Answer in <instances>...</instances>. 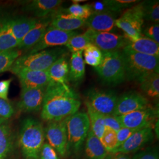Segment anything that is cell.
I'll return each mask as SVG.
<instances>
[{
    "label": "cell",
    "mask_w": 159,
    "mask_h": 159,
    "mask_svg": "<svg viewBox=\"0 0 159 159\" xmlns=\"http://www.w3.org/2000/svg\"><path fill=\"white\" fill-rule=\"evenodd\" d=\"M80 97L68 84L50 82L46 87L41 107V119L47 121H60L78 112Z\"/></svg>",
    "instance_id": "obj_1"
},
{
    "label": "cell",
    "mask_w": 159,
    "mask_h": 159,
    "mask_svg": "<svg viewBox=\"0 0 159 159\" xmlns=\"http://www.w3.org/2000/svg\"><path fill=\"white\" fill-rule=\"evenodd\" d=\"M42 123L32 117L23 120L18 134V144L24 159H39L45 140Z\"/></svg>",
    "instance_id": "obj_2"
},
{
    "label": "cell",
    "mask_w": 159,
    "mask_h": 159,
    "mask_svg": "<svg viewBox=\"0 0 159 159\" xmlns=\"http://www.w3.org/2000/svg\"><path fill=\"white\" fill-rule=\"evenodd\" d=\"M126 80L141 83L152 74L159 73V57L123 48Z\"/></svg>",
    "instance_id": "obj_3"
},
{
    "label": "cell",
    "mask_w": 159,
    "mask_h": 159,
    "mask_svg": "<svg viewBox=\"0 0 159 159\" xmlns=\"http://www.w3.org/2000/svg\"><path fill=\"white\" fill-rule=\"evenodd\" d=\"M65 54V49L61 47L44 50L33 54H25L17 58L9 71L15 74L23 70L46 71Z\"/></svg>",
    "instance_id": "obj_4"
},
{
    "label": "cell",
    "mask_w": 159,
    "mask_h": 159,
    "mask_svg": "<svg viewBox=\"0 0 159 159\" xmlns=\"http://www.w3.org/2000/svg\"><path fill=\"white\" fill-rule=\"evenodd\" d=\"M102 60L95 68L102 82L107 85H116L126 80L125 64L122 52H102Z\"/></svg>",
    "instance_id": "obj_5"
},
{
    "label": "cell",
    "mask_w": 159,
    "mask_h": 159,
    "mask_svg": "<svg viewBox=\"0 0 159 159\" xmlns=\"http://www.w3.org/2000/svg\"><path fill=\"white\" fill-rule=\"evenodd\" d=\"M68 139V153L77 154L83 147L90 130V121L87 113L77 112L65 119Z\"/></svg>",
    "instance_id": "obj_6"
},
{
    "label": "cell",
    "mask_w": 159,
    "mask_h": 159,
    "mask_svg": "<svg viewBox=\"0 0 159 159\" xmlns=\"http://www.w3.org/2000/svg\"><path fill=\"white\" fill-rule=\"evenodd\" d=\"M144 16L140 3L128 8L119 18L116 20L115 25L122 30L125 37L130 42L142 37Z\"/></svg>",
    "instance_id": "obj_7"
},
{
    "label": "cell",
    "mask_w": 159,
    "mask_h": 159,
    "mask_svg": "<svg viewBox=\"0 0 159 159\" xmlns=\"http://www.w3.org/2000/svg\"><path fill=\"white\" fill-rule=\"evenodd\" d=\"M84 34L89 37L90 43L102 52L119 51L130 42L125 36L110 32H98L88 29Z\"/></svg>",
    "instance_id": "obj_8"
},
{
    "label": "cell",
    "mask_w": 159,
    "mask_h": 159,
    "mask_svg": "<svg viewBox=\"0 0 159 159\" xmlns=\"http://www.w3.org/2000/svg\"><path fill=\"white\" fill-rule=\"evenodd\" d=\"M45 138L58 154L65 157L68 154V139L65 119L50 121L44 128Z\"/></svg>",
    "instance_id": "obj_9"
},
{
    "label": "cell",
    "mask_w": 159,
    "mask_h": 159,
    "mask_svg": "<svg viewBox=\"0 0 159 159\" xmlns=\"http://www.w3.org/2000/svg\"><path fill=\"white\" fill-rule=\"evenodd\" d=\"M158 111L150 106L130 113L117 117L123 127L140 130L147 127L153 128L157 121Z\"/></svg>",
    "instance_id": "obj_10"
},
{
    "label": "cell",
    "mask_w": 159,
    "mask_h": 159,
    "mask_svg": "<svg viewBox=\"0 0 159 159\" xmlns=\"http://www.w3.org/2000/svg\"><path fill=\"white\" fill-rule=\"evenodd\" d=\"M117 99L114 91L91 89L88 92L85 102L98 113L108 116L113 115Z\"/></svg>",
    "instance_id": "obj_11"
},
{
    "label": "cell",
    "mask_w": 159,
    "mask_h": 159,
    "mask_svg": "<svg viewBox=\"0 0 159 159\" xmlns=\"http://www.w3.org/2000/svg\"><path fill=\"white\" fill-rule=\"evenodd\" d=\"M77 34L75 31H64L49 26L39 41L26 54H33L48 48L65 46L68 40Z\"/></svg>",
    "instance_id": "obj_12"
},
{
    "label": "cell",
    "mask_w": 159,
    "mask_h": 159,
    "mask_svg": "<svg viewBox=\"0 0 159 159\" xmlns=\"http://www.w3.org/2000/svg\"><path fill=\"white\" fill-rule=\"evenodd\" d=\"M148 107V100L135 91H129L118 97L113 115L119 117Z\"/></svg>",
    "instance_id": "obj_13"
},
{
    "label": "cell",
    "mask_w": 159,
    "mask_h": 159,
    "mask_svg": "<svg viewBox=\"0 0 159 159\" xmlns=\"http://www.w3.org/2000/svg\"><path fill=\"white\" fill-rule=\"evenodd\" d=\"M46 87L24 89L21 90L18 110L23 113L39 112L41 110Z\"/></svg>",
    "instance_id": "obj_14"
},
{
    "label": "cell",
    "mask_w": 159,
    "mask_h": 159,
    "mask_svg": "<svg viewBox=\"0 0 159 159\" xmlns=\"http://www.w3.org/2000/svg\"><path fill=\"white\" fill-rule=\"evenodd\" d=\"M153 128L147 127L136 131L125 142L114 150L112 153L128 154L136 152L153 139Z\"/></svg>",
    "instance_id": "obj_15"
},
{
    "label": "cell",
    "mask_w": 159,
    "mask_h": 159,
    "mask_svg": "<svg viewBox=\"0 0 159 159\" xmlns=\"http://www.w3.org/2000/svg\"><path fill=\"white\" fill-rule=\"evenodd\" d=\"M16 75L18 78L21 89L46 87L50 82L46 71L23 70Z\"/></svg>",
    "instance_id": "obj_16"
},
{
    "label": "cell",
    "mask_w": 159,
    "mask_h": 159,
    "mask_svg": "<svg viewBox=\"0 0 159 159\" xmlns=\"http://www.w3.org/2000/svg\"><path fill=\"white\" fill-rule=\"evenodd\" d=\"M61 0H33L24 6V10L33 14L36 18L52 16L60 9Z\"/></svg>",
    "instance_id": "obj_17"
},
{
    "label": "cell",
    "mask_w": 159,
    "mask_h": 159,
    "mask_svg": "<svg viewBox=\"0 0 159 159\" xmlns=\"http://www.w3.org/2000/svg\"><path fill=\"white\" fill-rule=\"evenodd\" d=\"M51 16L43 18H38L37 21L27 34L20 42L17 48L20 50H27L36 44L46 33L47 29L50 26Z\"/></svg>",
    "instance_id": "obj_18"
},
{
    "label": "cell",
    "mask_w": 159,
    "mask_h": 159,
    "mask_svg": "<svg viewBox=\"0 0 159 159\" xmlns=\"http://www.w3.org/2000/svg\"><path fill=\"white\" fill-rule=\"evenodd\" d=\"M116 18L110 11H94L85 20L88 29L98 32H110L115 26Z\"/></svg>",
    "instance_id": "obj_19"
},
{
    "label": "cell",
    "mask_w": 159,
    "mask_h": 159,
    "mask_svg": "<svg viewBox=\"0 0 159 159\" xmlns=\"http://www.w3.org/2000/svg\"><path fill=\"white\" fill-rule=\"evenodd\" d=\"M85 22V20L75 18L59 9L51 16L50 26L64 31H74L83 27Z\"/></svg>",
    "instance_id": "obj_20"
},
{
    "label": "cell",
    "mask_w": 159,
    "mask_h": 159,
    "mask_svg": "<svg viewBox=\"0 0 159 159\" xmlns=\"http://www.w3.org/2000/svg\"><path fill=\"white\" fill-rule=\"evenodd\" d=\"M37 20L35 17L8 18L7 24L10 32L20 43L24 37L34 27Z\"/></svg>",
    "instance_id": "obj_21"
},
{
    "label": "cell",
    "mask_w": 159,
    "mask_h": 159,
    "mask_svg": "<svg viewBox=\"0 0 159 159\" xmlns=\"http://www.w3.org/2000/svg\"><path fill=\"white\" fill-rule=\"evenodd\" d=\"M14 137L9 120L0 117V159H8L13 150Z\"/></svg>",
    "instance_id": "obj_22"
},
{
    "label": "cell",
    "mask_w": 159,
    "mask_h": 159,
    "mask_svg": "<svg viewBox=\"0 0 159 159\" xmlns=\"http://www.w3.org/2000/svg\"><path fill=\"white\" fill-rule=\"evenodd\" d=\"M47 71L51 82L68 84L69 65L66 54L57 59Z\"/></svg>",
    "instance_id": "obj_23"
},
{
    "label": "cell",
    "mask_w": 159,
    "mask_h": 159,
    "mask_svg": "<svg viewBox=\"0 0 159 159\" xmlns=\"http://www.w3.org/2000/svg\"><path fill=\"white\" fill-rule=\"evenodd\" d=\"M84 151L87 159H104L109 153L90 129L85 139Z\"/></svg>",
    "instance_id": "obj_24"
},
{
    "label": "cell",
    "mask_w": 159,
    "mask_h": 159,
    "mask_svg": "<svg viewBox=\"0 0 159 159\" xmlns=\"http://www.w3.org/2000/svg\"><path fill=\"white\" fill-rule=\"evenodd\" d=\"M124 48L140 54L159 57V44L146 37L142 36L138 40L129 42Z\"/></svg>",
    "instance_id": "obj_25"
},
{
    "label": "cell",
    "mask_w": 159,
    "mask_h": 159,
    "mask_svg": "<svg viewBox=\"0 0 159 159\" xmlns=\"http://www.w3.org/2000/svg\"><path fill=\"white\" fill-rule=\"evenodd\" d=\"M85 75V63L83 51L72 52L69 66V79L75 82L83 79Z\"/></svg>",
    "instance_id": "obj_26"
},
{
    "label": "cell",
    "mask_w": 159,
    "mask_h": 159,
    "mask_svg": "<svg viewBox=\"0 0 159 159\" xmlns=\"http://www.w3.org/2000/svg\"><path fill=\"white\" fill-rule=\"evenodd\" d=\"M7 20L8 18H0V51L17 48L19 44L8 29Z\"/></svg>",
    "instance_id": "obj_27"
},
{
    "label": "cell",
    "mask_w": 159,
    "mask_h": 159,
    "mask_svg": "<svg viewBox=\"0 0 159 159\" xmlns=\"http://www.w3.org/2000/svg\"><path fill=\"white\" fill-rule=\"evenodd\" d=\"M85 104L87 108V114L89 119L90 130L96 136L100 139L106 129L103 116L93 109L87 102H85Z\"/></svg>",
    "instance_id": "obj_28"
},
{
    "label": "cell",
    "mask_w": 159,
    "mask_h": 159,
    "mask_svg": "<svg viewBox=\"0 0 159 159\" xmlns=\"http://www.w3.org/2000/svg\"><path fill=\"white\" fill-rule=\"evenodd\" d=\"M144 19L154 24H159V4L158 0H148L140 2Z\"/></svg>",
    "instance_id": "obj_29"
},
{
    "label": "cell",
    "mask_w": 159,
    "mask_h": 159,
    "mask_svg": "<svg viewBox=\"0 0 159 159\" xmlns=\"http://www.w3.org/2000/svg\"><path fill=\"white\" fill-rule=\"evenodd\" d=\"M140 88L147 96L152 98L159 96V74L155 73L148 77L140 83Z\"/></svg>",
    "instance_id": "obj_30"
},
{
    "label": "cell",
    "mask_w": 159,
    "mask_h": 159,
    "mask_svg": "<svg viewBox=\"0 0 159 159\" xmlns=\"http://www.w3.org/2000/svg\"><path fill=\"white\" fill-rule=\"evenodd\" d=\"M21 56V50L18 48L0 51V73L9 71L13 63Z\"/></svg>",
    "instance_id": "obj_31"
},
{
    "label": "cell",
    "mask_w": 159,
    "mask_h": 159,
    "mask_svg": "<svg viewBox=\"0 0 159 159\" xmlns=\"http://www.w3.org/2000/svg\"><path fill=\"white\" fill-rule=\"evenodd\" d=\"M83 51L84 63L94 68L100 65L102 60V52L97 47L90 43Z\"/></svg>",
    "instance_id": "obj_32"
},
{
    "label": "cell",
    "mask_w": 159,
    "mask_h": 159,
    "mask_svg": "<svg viewBox=\"0 0 159 159\" xmlns=\"http://www.w3.org/2000/svg\"><path fill=\"white\" fill-rule=\"evenodd\" d=\"M63 11L73 17L84 20L88 19L93 12L91 5H80L79 3H73L68 8Z\"/></svg>",
    "instance_id": "obj_33"
},
{
    "label": "cell",
    "mask_w": 159,
    "mask_h": 159,
    "mask_svg": "<svg viewBox=\"0 0 159 159\" xmlns=\"http://www.w3.org/2000/svg\"><path fill=\"white\" fill-rule=\"evenodd\" d=\"M90 41L89 37L84 33L80 35H76L68 40L67 43L65 45L71 52L83 51L89 44Z\"/></svg>",
    "instance_id": "obj_34"
},
{
    "label": "cell",
    "mask_w": 159,
    "mask_h": 159,
    "mask_svg": "<svg viewBox=\"0 0 159 159\" xmlns=\"http://www.w3.org/2000/svg\"><path fill=\"white\" fill-rule=\"evenodd\" d=\"M104 6L111 11L120 12L129 8L139 2L136 0H106L102 1Z\"/></svg>",
    "instance_id": "obj_35"
},
{
    "label": "cell",
    "mask_w": 159,
    "mask_h": 159,
    "mask_svg": "<svg viewBox=\"0 0 159 159\" xmlns=\"http://www.w3.org/2000/svg\"><path fill=\"white\" fill-rule=\"evenodd\" d=\"M100 140L103 146L109 153L112 152L117 147V132L113 130L106 128Z\"/></svg>",
    "instance_id": "obj_36"
},
{
    "label": "cell",
    "mask_w": 159,
    "mask_h": 159,
    "mask_svg": "<svg viewBox=\"0 0 159 159\" xmlns=\"http://www.w3.org/2000/svg\"><path fill=\"white\" fill-rule=\"evenodd\" d=\"M39 159H60L57 152L48 143H44L40 150Z\"/></svg>",
    "instance_id": "obj_37"
},
{
    "label": "cell",
    "mask_w": 159,
    "mask_h": 159,
    "mask_svg": "<svg viewBox=\"0 0 159 159\" xmlns=\"http://www.w3.org/2000/svg\"><path fill=\"white\" fill-rule=\"evenodd\" d=\"M103 119L106 128H108L117 132L123 127L118 117L113 115L103 116Z\"/></svg>",
    "instance_id": "obj_38"
},
{
    "label": "cell",
    "mask_w": 159,
    "mask_h": 159,
    "mask_svg": "<svg viewBox=\"0 0 159 159\" xmlns=\"http://www.w3.org/2000/svg\"><path fill=\"white\" fill-rule=\"evenodd\" d=\"M14 114V110L11 104L8 102L0 98V117L10 119Z\"/></svg>",
    "instance_id": "obj_39"
},
{
    "label": "cell",
    "mask_w": 159,
    "mask_h": 159,
    "mask_svg": "<svg viewBox=\"0 0 159 159\" xmlns=\"http://www.w3.org/2000/svg\"><path fill=\"white\" fill-rule=\"evenodd\" d=\"M151 40H153L159 44V24H152L148 26L143 30L142 34Z\"/></svg>",
    "instance_id": "obj_40"
},
{
    "label": "cell",
    "mask_w": 159,
    "mask_h": 159,
    "mask_svg": "<svg viewBox=\"0 0 159 159\" xmlns=\"http://www.w3.org/2000/svg\"><path fill=\"white\" fill-rule=\"evenodd\" d=\"M139 130L132 129L123 127L119 130L117 131V147L121 145L124 142L131 136L136 131ZM115 150V149H114Z\"/></svg>",
    "instance_id": "obj_41"
},
{
    "label": "cell",
    "mask_w": 159,
    "mask_h": 159,
    "mask_svg": "<svg viewBox=\"0 0 159 159\" xmlns=\"http://www.w3.org/2000/svg\"><path fill=\"white\" fill-rule=\"evenodd\" d=\"M131 159H159L156 150H147L136 154Z\"/></svg>",
    "instance_id": "obj_42"
},
{
    "label": "cell",
    "mask_w": 159,
    "mask_h": 159,
    "mask_svg": "<svg viewBox=\"0 0 159 159\" xmlns=\"http://www.w3.org/2000/svg\"><path fill=\"white\" fill-rule=\"evenodd\" d=\"M12 79L5 80L0 81V98L8 101V94Z\"/></svg>",
    "instance_id": "obj_43"
},
{
    "label": "cell",
    "mask_w": 159,
    "mask_h": 159,
    "mask_svg": "<svg viewBox=\"0 0 159 159\" xmlns=\"http://www.w3.org/2000/svg\"><path fill=\"white\" fill-rule=\"evenodd\" d=\"M104 159H131L128 154L120 153H112L108 154L107 157Z\"/></svg>",
    "instance_id": "obj_44"
},
{
    "label": "cell",
    "mask_w": 159,
    "mask_h": 159,
    "mask_svg": "<svg viewBox=\"0 0 159 159\" xmlns=\"http://www.w3.org/2000/svg\"><path fill=\"white\" fill-rule=\"evenodd\" d=\"M85 0H75V1H73V3H79V2H84Z\"/></svg>",
    "instance_id": "obj_45"
}]
</instances>
